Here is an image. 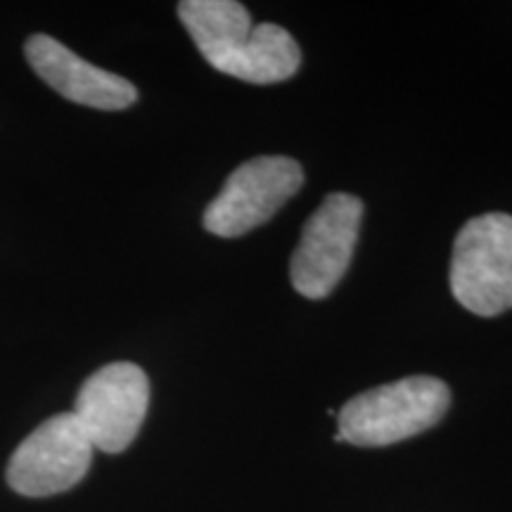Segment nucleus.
Listing matches in <instances>:
<instances>
[{"label": "nucleus", "mask_w": 512, "mask_h": 512, "mask_svg": "<svg viewBox=\"0 0 512 512\" xmlns=\"http://www.w3.org/2000/svg\"><path fill=\"white\" fill-rule=\"evenodd\" d=\"M93 451L76 415L60 413L38 425L15 448L8 463V484L29 498L62 494L86 477Z\"/></svg>", "instance_id": "7"}, {"label": "nucleus", "mask_w": 512, "mask_h": 512, "mask_svg": "<svg viewBox=\"0 0 512 512\" xmlns=\"http://www.w3.org/2000/svg\"><path fill=\"white\" fill-rule=\"evenodd\" d=\"M363 221V202L347 192L328 195L304 223L292 254L290 278L306 299H325L344 278Z\"/></svg>", "instance_id": "5"}, {"label": "nucleus", "mask_w": 512, "mask_h": 512, "mask_svg": "<svg viewBox=\"0 0 512 512\" xmlns=\"http://www.w3.org/2000/svg\"><path fill=\"white\" fill-rule=\"evenodd\" d=\"M304 185V171L290 157H254L228 176L204 211V228L219 238H240L264 226Z\"/></svg>", "instance_id": "4"}, {"label": "nucleus", "mask_w": 512, "mask_h": 512, "mask_svg": "<svg viewBox=\"0 0 512 512\" xmlns=\"http://www.w3.org/2000/svg\"><path fill=\"white\" fill-rule=\"evenodd\" d=\"M31 69L62 98L93 110L117 112L138 100V91L124 76L105 72L95 64L81 60L53 36L34 34L24 46Z\"/></svg>", "instance_id": "8"}, {"label": "nucleus", "mask_w": 512, "mask_h": 512, "mask_svg": "<svg viewBox=\"0 0 512 512\" xmlns=\"http://www.w3.org/2000/svg\"><path fill=\"white\" fill-rule=\"evenodd\" d=\"M150 406V382L133 363H110L83 382L74 415L93 448L121 453L133 444Z\"/></svg>", "instance_id": "6"}, {"label": "nucleus", "mask_w": 512, "mask_h": 512, "mask_svg": "<svg viewBox=\"0 0 512 512\" xmlns=\"http://www.w3.org/2000/svg\"><path fill=\"white\" fill-rule=\"evenodd\" d=\"M451 292L460 306L484 318L512 309V216H475L460 228Z\"/></svg>", "instance_id": "3"}, {"label": "nucleus", "mask_w": 512, "mask_h": 512, "mask_svg": "<svg viewBox=\"0 0 512 512\" xmlns=\"http://www.w3.org/2000/svg\"><path fill=\"white\" fill-rule=\"evenodd\" d=\"M451 406L446 382L432 375L403 377L351 399L337 413L335 441L354 446H392L422 434Z\"/></svg>", "instance_id": "2"}, {"label": "nucleus", "mask_w": 512, "mask_h": 512, "mask_svg": "<svg viewBox=\"0 0 512 512\" xmlns=\"http://www.w3.org/2000/svg\"><path fill=\"white\" fill-rule=\"evenodd\" d=\"M178 17L216 72L249 83H278L297 74L302 50L278 24H252L235 0H183Z\"/></svg>", "instance_id": "1"}]
</instances>
